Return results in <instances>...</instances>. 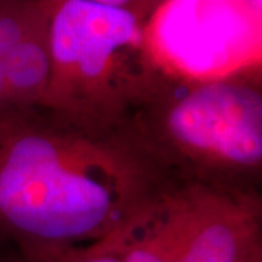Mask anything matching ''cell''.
Masks as SVG:
<instances>
[{
    "label": "cell",
    "mask_w": 262,
    "mask_h": 262,
    "mask_svg": "<svg viewBox=\"0 0 262 262\" xmlns=\"http://www.w3.org/2000/svg\"><path fill=\"white\" fill-rule=\"evenodd\" d=\"M252 262H262V258H259V259H255V261H252Z\"/></svg>",
    "instance_id": "7c38bea8"
},
{
    "label": "cell",
    "mask_w": 262,
    "mask_h": 262,
    "mask_svg": "<svg viewBox=\"0 0 262 262\" xmlns=\"http://www.w3.org/2000/svg\"><path fill=\"white\" fill-rule=\"evenodd\" d=\"M156 2L53 0L51 77L42 106L96 133H117L168 83L146 27Z\"/></svg>",
    "instance_id": "3957f363"
},
{
    "label": "cell",
    "mask_w": 262,
    "mask_h": 262,
    "mask_svg": "<svg viewBox=\"0 0 262 262\" xmlns=\"http://www.w3.org/2000/svg\"><path fill=\"white\" fill-rule=\"evenodd\" d=\"M168 189L262 196V67L222 80H169L120 130Z\"/></svg>",
    "instance_id": "7a4b0ae2"
},
{
    "label": "cell",
    "mask_w": 262,
    "mask_h": 262,
    "mask_svg": "<svg viewBox=\"0 0 262 262\" xmlns=\"http://www.w3.org/2000/svg\"><path fill=\"white\" fill-rule=\"evenodd\" d=\"M179 262H252L262 258V196L210 188L166 192Z\"/></svg>",
    "instance_id": "5b68a950"
},
{
    "label": "cell",
    "mask_w": 262,
    "mask_h": 262,
    "mask_svg": "<svg viewBox=\"0 0 262 262\" xmlns=\"http://www.w3.org/2000/svg\"><path fill=\"white\" fill-rule=\"evenodd\" d=\"M22 258L19 256L16 251H13L12 248L6 245L0 244V262H18Z\"/></svg>",
    "instance_id": "30bf717a"
},
{
    "label": "cell",
    "mask_w": 262,
    "mask_h": 262,
    "mask_svg": "<svg viewBox=\"0 0 262 262\" xmlns=\"http://www.w3.org/2000/svg\"><path fill=\"white\" fill-rule=\"evenodd\" d=\"M18 262H34V261H25V259H20V261H18Z\"/></svg>",
    "instance_id": "4fadbf2b"
},
{
    "label": "cell",
    "mask_w": 262,
    "mask_h": 262,
    "mask_svg": "<svg viewBox=\"0 0 262 262\" xmlns=\"http://www.w3.org/2000/svg\"><path fill=\"white\" fill-rule=\"evenodd\" d=\"M261 2H156L146 27L155 63L175 82L261 67Z\"/></svg>",
    "instance_id": "277c9868"
},
{
    "label": "cell",
    "mask_w": 262,
    "mask_h": 262,
    "mask_svg": "<svg viewBox=\"0 0 262 262\" xmlns=\"http://www.w3.org/2000/svg\"><path fill=\"white\" fill-rule=\"evenodd\" d=\"M166 191L121 131H91L46 106L0 113V244L25 261L101 242Z\"/></svg>",
    "instance_id": "6da1fadb"
},
{
    "label": "cell",
    "mask_w": 262,
    "mask_h": 262,
    "mask_svg": "<svg viewBox=\"0 0 262 262\" xmlns=\"http://www.w3.org/2000/svg\"><path fill=\"white\" fill-rule=\"evenodd\" d=\"M53 262H122L108 237L101 242L76 248L63 253Z\"/></svg>",
    "instance_id": "9c48e42d"
},
{
    "label": "cell",
    "mask_w": 262,
    "mask_h": 262,
    "mask_svg": "<svg viewBox=\"0 0 262 262\" xmlns=\"http://www.w3.org/2000/svg\"><path fill=\"white\" fill-rule=\"evenodd\" d=\"M50 19L51 13L38 22L3 61L8 108L42 106L44 103L51 77Z\"/></svg>",
    "instance_id": "8992f818"
},
{
    "label": "cell",
    "mask_w": 262,
    "mask_h": 262,
    "mask_svg": "<svg viewBox=\"0 0 262 262\" xmlns=\"http://www.w3.org/2000/svg\"><path fill=\"white\" fill-rule=\"evenodd\" d=\"M51 9L53 0H0V63Z\"/></svg>",
    "instance_id": "ba28073f"
},
{
    "label": "cell",
    "mask_w": 262,
    "mask_h": 262,
    "mask_svg": "<svg viewBox=\"0 0 262 262\" xmlns=\"http://www.w3.org/2000/svg\"><path fill=\"white\" fill-rule=\"evenodd\" d=\"M166 192L108 236L122 262H179Z\"/></svg>",
    "instance_id": "52a82bcc"
},
{
    "label": "cell",
    "mask_w": 262,
    "mask_h": 262,
    "mask_svg": "<svg viewBox=\"0 0 262 262\" xmlns=\"http://www.w3.org/2000/svg\"><path fill=\"white\" fill-rule=\"evenodd\" d=\"M6 95H5V73H3V63H0V113L6 110Z\"/></svg>",
    "instance_id": "8fae6325"
}]
</instances>
